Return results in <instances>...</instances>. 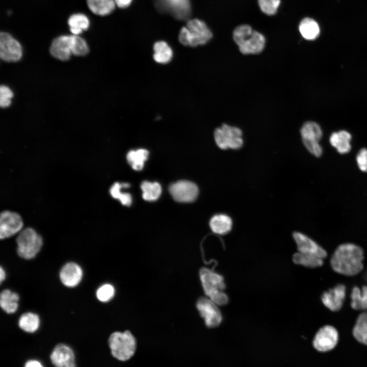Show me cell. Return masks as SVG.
Segmentation results:
<instances>
[{
	"mask_svg": "<svg viewBox=\"0 0 367 367\" xmlns=\"http://www.w3.org/2000/svg\"><path fill=\"white\" fill-rule=\"evenodd\" d=\"M158 8L178 19H186L191 13L189 0H155Z\"/></svg>",
	"mask_w": 367,
	"mask_h": 367,
	"instance_id": "cell-16",
	"label": "cell"
},
{
	"mask_svg": "<svg viewBox=\"0 0 367 367\" xmlns=\"http://www.w3.org/2000/svg\"><path fill=\"white\" fill-rule=\"evenodd\" d=\"M300 134L303 144L307 151L317 158L321 156L323 149L320 141L323 132L320 126L316 122L306 121L301 127Z\"/></svg>",
	"mask_w": 367,
	"mask_h": 367,
	"instance_id": "cell-8",
	"label": "cell"
},
{
	"mask_svg": "<svg viewBox=\"0 0 367 367\" xmlns=\"http://www.w3.org/2000/svg\"><path fill=\"white\" fill-rule=\"evenodd\" d=\"M68 24L71 33L74 35H78L89 28L90 21L85 14L75 13L70 16L68 19Z\"/></svg>",
	"mask_w": 367,
	"mask_h": 367,
	"instance_id": "cell-28",
	"label": "cell"
},
{
	"mask_svg": "<svg viewBox=\"0 0 367 367\" xmlns=\"http://www.w3.org/2000/svg\"><path fill=\"white\" fill-rule=\"evenodd\" d=\"M355 160L359 169L367 173V148L363 147L358 150Z\"/></svg>",
	"mask_w": 367,
	"mask_h": 367,
	"instance_id": "cell-37",
	"label": "cell"
},
{
	"mask_svg": "<svg viewBox=\"0 0 367 367\" xmlns=\"http://www.w3.org/2000/svg\"><path fill=\"white\" fill-rule=\"evenodd\" d=\"M129 185L127 183H114L110 188V194L114 199H118L121 203L125 206H130L132 202V196L130 194L122 192L123 187H128Z\"/></svg>",
	"mask_w": 367,
	"mask_h": 367,
	"instance_id": "cell-32",
	"label": "cell"
},
{
	"mask_svg": "<svg viewBox=\"0 0 367 367\" xmlns=\"http://www.w3.org/2000/svg\"><path fill=\"white\" fill-rule=\"evenodd\" d=\"M346 286L339 283L324 292L321 297L323 304L328 309L338 311L342 308L346 297Z\"/></svg>",
	"mask_w": 367,
	"mask_h": 367,
	"instance_id": "cell-15",
	"label": "cell"
},
{
	"mask_svg": "<svg viewBox=\"0 0 367 367\" xmlns=\"http://www.w3.org/2000/svg\"><path fill=\"white\" fill-rule=\"evenodd\" d=\"M141 188L143 192V198L146 201L157 200L162 193L161 186L156 182L143 181L141 184Z\"/></svg>",
	"mask_w": 367,
	"mask_h": 367,
	"instance_id": "cell-33",
	"label": "cell"
},
{
	"mask_svg": "<svg viewBox=\"0 0 367 367\" xmlns=\"http://www.w3.org/2000/svg\"><path fill=\"white\" fill-rule=\"evenodd\" d=\"M24 367H43L38 361L35 360H29L25 363Z\"/></svg>",
	"mask_w": 367,
	"mask_h": 367,
	"instance_id": "cell-39",
	"label": "cell"
},
{
	"mask_svg": "<svg viewBox=\"0 0 367 367\" xmlns=\"http://www.w3.org/2000/svg\"><path fill=\"white\" fill-rule=\"evenodd\" d=\"M153 60L158 63L166 64L170 62L173 57V50L164 41L156 42L153 45Z\"/></svg>",
	"mask_w": 367,
	"mask_h": 367,
	"instance_id": "cell-23",
	"label": "cell"
},
{
	"mask_svg": "<svg viewBox=\"0 0 367 367\" xmlns=\"http://www.w3.org/2000/svg\"><path fill=\"white\" fill-rule=\"evenodd\" d=\"M233 39L240 52L244 55L259 54L264 50L266 44L264 36L246 24L234 29Z\"/></svg>",
	"mask_w": 367,
	"mask_h": 367,
	"instance_id": "cell-3",
	"label": "cell"
},
{
	"mask_svg": "<svg viewBox=\"0 0 367 367\" xmlns=\"http://www.w3.org/2000/svg\"><path fill=\"white\" fill-rule=\"evenodd\" d=\"M116 5L121 8L128 7L133 0H114Z\"/></svg>",
	"mask_w": 367,
	"mask_h": 367,
	"instance_id": "cell-38",
	"label": "cell"
},
{
	"mask_svg": "<svg viewBox=\"0 0 367 367\" xmlns=\"http://www.w3.org/2000/svg\"><path fill=\"white\" fill-rule=\"evenodd\" d=\"M149 153L144 149L130 150L127 154V161L132 168L136 171L141 170Z\"/></svg>",
	"mask_w": 367,
	"mask_h": 367,
	"instance_id": "cell-31",
	"label": "cell"
},
{
	"mask_svg": "<svg viewBox=\"0 0 367 367\" xmlns=\"http://www.w3.org/2000/svg\"><path fill=\"white\" fill-rule=\"evenodd\" d=\"M338 332L333 326L326 325L321 327L316 333L312 345L320 352H326L333 349L338 342Z\"/></svg>",
	"mask_w": 367,
	"mask_h": 367,
	"instance_id": "cell-11",
	"label": "cell"
},
{
	"mask_svg": "<svg viewBox=\"0 0 367 367\" xmlns=\"http://www.w3.org/2000/svg\"><path fill=\"white\" fill-rule=\"evenodd\" d=\"M352 136L347 130H340L332 133L329 137V143L340 154L348 153L351 150Z\"/></svg>",
	"mask_w": 367,
	"mask_h": 367,
	"instance_id": "cell-20",
	"label": "cell"
},
{
	"mask_svg": "<svg viewBox=\"0 0 367 367\" xmlns=\"http://www.w3.org/2000/svg\"><path fill=\"white\" fill-rule=\"evenodd\" d=\"M6 278V272L4 269L1 267L0 268V280L1 282H2Z\"/></svg>",
	"mask_w": 367,
	"mask_h": 367,
	"instance_id": "cell-40",
	"label": "cell"
},
{
	"mask_svg": "<svg viewBox=\"0 0 367 367\" xmlns=\"http://www.w3.org/2000/svg\"><path fill=\"white\" fill-rule=\"evenodd\" d=\"M115 294V289L110 284H104L98 288L96 292L97 299L102 302L109 301Z\"/></svg>",
	"mask_w": 367,
	"mask_h": 367,
	"instance_id": "cell-35",
	"label": "cell"
},
{
	"mask_svg": "<svg viewBox=\"0 0 367 367\" xmlns=\"http://www.w3.org/2000/svg\"><path fill=\"white\" fill-rule=\"evenodd\" d=\"M19 297L15 292L8 289L3 290L0 295V305L2 309L7 313H13L18 307Z\"/></svg>",
	"mask_w": 367,
	"mask_h": 367,
	"instance_id": "cell-26",
	"label": "cell"
},
{
	"mask_svg": "<svg viewBox=\"0 0 367 367\" xmlns=\"http://www.w3.org/2000/svg\"><path fill=\"white\" fill-rule=\"evenodd\" d=\"M169 192L173 199L180 202H190L195 200L198 194V188L193 182L180 180L171 185Z\"/></svg>",
	"mask_w": 367,
	"mask_h": 367,
	"instance_id": "cell-14",
	"label": "cell"
},
{
	"mask_svg": "<svg viewBox=\"0 0 367 367\" xmlns=\"http://www.w3.org/2000/svg\"><path fill=\"white\" fill-rule=\"evenodd\" d=\"M13 96V92L7 86L2 85L0 88V106L2 108H6L11 103V99Z\"/></svg>",
	"mask_w": 367,
	"mask_h": 367,
	"instance_id": "cell-36",
	"label": "cell"
},
{
	"mask_svg": "<svg viewBox=\"0 0 367 367\" xmlns=\"http://www.w3.org/2000/svg\"><path fill=\"white\" fill-rule=\"evenodd\" d=\"M213 34L203 21L198 19L189 20L179 32V41L182 45L191 47L204 45L212 38Z\"/></svg>",
	"mask_w": 367,
	"mask_h": 367,
	"instance_id": "cell-5",
	"label": "cell"
},
{
	"mask_svg": "<svg viewBox=\"0 0 367 367\" xmlns=\"http://www.w3.org/2000/svg\"><path fill=\"white\" fill-rule=\"evenodd\" d=\"M18 325L24 331L32 333L36 331L40 325L39 316L33 312L23 313L19 319Z\"/></svg>",
	"mask_w": 367,
	"mask_h": 367,
	"instance_id": "cell-30",
	"label": "cell"
},
{
	"mask_svg": "<svg viewBox=\"0 0 367 367\" xmlns=\"http://www.w3.org/2000/svg\"><path fill=\"white\" fill-rule=\"evenodd\" d=\"M293 236L298 252L312 254L324 259L327 257L326 250L307 235L300 232H294Z\"/></svg>",
	"mask_w": 367,
	"mask_h": 367,
	"instance_id": "cell-17",
	"label": "cell"
},
{
	"mask_svg": "<svg viewBox=\"0 0 367 367\" xmlns=\"http://www.w3.org/2000/svg\"><path fill=\"white\" fill-rule=\"evenodd\" d=\"M293 261L296 264L310 268L320 267L324 265V259L312 254L300 252L293 255Z\"/></svg>",
	"mask_w": 367,
	"mask_h": 367,
	"instance_id": "cell-29",
	"label": "cell"
},
{
	"mask_svg": "<svg viewBox=\"0 0 367 367\" xmlns=\"http://www.w3.org/2000/svg\"><path fill=\"white\" fill-rule=\"evenodd\" d=\"M50 360L55 367H75L74 355L68 346L60 344L50 354Z\"/></svg>",
	"mask_w": 367,
	"mask_h": 367,
	"instance_id": "cell-19",
	"label": "cell"
},
{
	"mask_svg": "<svg viewBox=\"0 0 367 367\" xmlns=\"http://www.w3.org/2000/svg\"><path fill=\"white\" fill-rule=\"evenodd\" d=\"M83 275V270L78 264L73 262H69L61 268L59 277L65 286L73 287L80 283Z\"/></svg>",
	"mask_w": 367,
	"mask_h": 367,
	"instance_id": "cell-18",
	"label": "cell"
},
{
	"mask_svg": "<svg viewBox=\"0 0 367 367\" xmlns=\"http://www.w3.org/2000/svg\"><path fill=\"white\" fill-rule=\"evenodd\" d=\"M24 227L21 215L13 211L5 209L0 214V238L6 239L18 234Z\"/></svg>",
	"mask_w": 367,
	"mask_h": 367,
	"instance_id": "cell-10",
	"label": "cell"
},
{
	"mask_svg": "<svg viewBox=\"0 0 367 367\" xmlns=\"http://www.w3.org/2000/svg\"><path fill=\"white\" fill-rule=\"evenodd\" d=\"M108 343L112 356L120 361L130 359L136 351V339L128 330L113 332L109 337Z\"/></svg>",
	"mask_w": 367,
	"mask_h": 367,
	"instance_id": "cell-6",
	"label": "cell"
},
{
	"mask_svg": "<svg viewBox=\"0 0 367 367\" xmlns=\"http://www.w3.org/2000/svg\"><path fill=\"white\" fill-rule=\"evenodd\" d=\"M299 30L301 36L308 40L316 39L320 33L318 22L309 17H305L301 21L299 25Z\"/></svg>",
	"mask_w": 367,
	"mask_h": 367,
	"instance_id": "cell-25",
	"label": "cell"
},
{
	"mask_svg": "<svg viewBox=\"0 0 367 367\" xmlns=\"http://www.w3.org/2000/svg\"><path fill=\"white\" fill-rule=\"evenodd\" d=\"M16 241L18 255L25 259L35 257L43 244L41 235L34 228L30 227L23 228L17 234Z\"/></svg>",
	"mask_w": 367,
	"mask_h": 367,
	"instance_id": "cell-7",
	"label": "cell"
},
{
	"mask_svg": "<svg viewBox=\"0 0 367 367\" xmlns=\"http://www.w3.org/2000/svg\"><path fill=\"white\" fill-rule=\"evenodd\" d=\"M351 307L356 310H367V285L354 286L350 293Z\"/></svg>",
	"mask_w": 367,
	"mask_h": 367,
	"instance_id": "cell-22",
	"label": "cell"
},
{
	"mask_svg": "<svg viewBox=\"0 0 367 367\" xmlns=\"http://www.w3.org/2000/svg\"><path fill=\"white\" fill-rule=\"evenodd\" d=\"M218 306L208 297H201L197 301V309L208 327H216L222 322V314Z\"/></svg>",
	"mask_w": 367,
	"mask_h": 367,
	"instance_id": "cell-12",
	"label": "cell"
},
{
	"mask_svg": "<svg viewBox=\"0 0 367 367\" xmlns=\"http://www.w3.org/2000/svg\"><path fill=\"white\" fill-rule=\"evenodd\" d=\"M199 274L206 296L218 306L226 305L228 297L224 292L225 284L223 276L206 268H201Z\"/></svg>",
	"mask_w": 367,
	"mask_h": 367,
	"instance_id": "cell-4",
	"label": "cell"
},
{
	"mask_svg": "<svg viewBox=\"0 0 367 367\" xmlns=\"http://www.w3.org/2000/svg\"><path fill=\"white\" fill-rule=\"evenodd\" d=\"M261 11L267 15H273L277 13L280 4V0H258Z\"/></svg>",
	"mask_w": 367,
	"mask_h": 367,
	"instance_id": "cell-34",
	"label": "cell"
},
{
	"mask_svg": "<svg viewBox=\"0 0 367 367\" xmlns=\"http://www.w3.org/2000/svg\"><path fill=\"white\" fill-rule=\"evenodd\" d=\"M242 131L239 127L225 123L214 132V138L217 146L221 149H238L243 144Z\"/></svg>",
	"mask_w": 367,
	"mask_h": 367,
	"instance_id": "cell-9",
	"label": "cell"
},
{
	"mask_svg": "<svg viewBox=\"0 0 367 367\" xmlns=\"http://www.w3.org/2000/svg\"><path fill=\"white\" fill-rule=\"evenodd\" d=\"M211 230L215 233L224 235L228 233L232 226V220L224 214H216L209 221Z\"/></svg>",
	"mask_w": 367,
	"mask_h": 367,
	"instance_id": "cell-21",
	"label": "cell"
},
{
	"mask_svg": "<svg viewBox=\"0 0 367 367\" xmlns=\"http://www.w3.org/2000/svg\"><path fill=\"white\" fill-rule=\"evenodd\" d=\"M364 251L360 246L352 243L338 245L332 254L330 264L336 273L353 276L360 273L363 269Z\"/></svg>",
	"mask_w": 367,
	"mask_h": 367,
	"instance_id": "cell-1",
	"label": "cell"
},
{
	"mask_svg": "<svg viewBox=\"0 0 367 367\" xmlns=\"http://www.w3.org/2000/svg\"><path fill=\"white\" fill-rule=\"evenodd\" d=\"M22 50L20 43L7 32L0 34V57L6 62H17L22 57Z\"/></svg>",
	"mask_w": 367,
	"mask_h": 367,
	"instance_id": "cell-13",
	"label": "cell"
},
{
	"mask_svg": "<svg viewBox=\"0 0 367 367\" xmlns=\"http://www.w3.org/2000/svg\"><path fill=\"white\" fill-rule=\"evenodd\" d=\"M352 334L358 342L367 346V311H362L357 317Z\"/></svg>",
	"mask_w": 367,
	"mask_h": 367,
	"instance_id": "cell-24",
	"label": "cell"
},
{
	"mask_svg": "<svg viewBox=\"0 0 367 367\" xmlns=\"http://www.w3.org/2000/svg\"><path fill=\"white\" fill-rule=\"evenodd\" d=\"M87 4L93 13L99 16L110 14L116 6L114 0H87Z\"/></svg>",
	"mask_w": 367,
	"mask_h": 367,
	"instance_id": "cell-27",
	"label": "cell"
},
{
	"mask_svg": "<svg viewBox=\"0 0 367 367\" xmlns=\"http://www.w3.org/2000/svg\"><path fill=\"white\" fill-rule=\"evenodd\" d=\"M50 54L55 58L67 61L72 54L83 56L89 51L86 40L78 35H61L55 38L50 45Z\"/></svg>",
	"mask_w": 367,
	"mask_h": 367,
	"instance_id": "cell-2",
	"label": "cell"
}]
</instances>
